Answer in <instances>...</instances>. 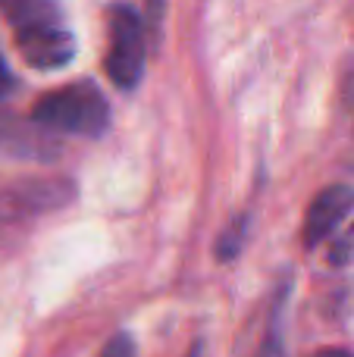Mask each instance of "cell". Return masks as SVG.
Returning a JSON list of instances; mask_svg holds the SVG:
<instances>
[{
    "mask_svg": "<svg viewBox=\"0 0 354 357\" xmlns=\"http://www.w3.org/2000/svg\"><path fill=\"white\" fill-rule=\"evenodd\" d=\"M16 47L35 69H60L75 56V38L56 0H0Z\"/></svg>",
    "mask_w": 354,
    "mask_h": 357,
    "instance_id": "obj_1",
    "label": "cell"
},
{
    "mask_svg": "<svg viewBox=\"0 0 354 357\" xmlns=\"http://www.w3.org/2000/svg\"><path fill=\"white\" fill-rule=\"evenodd\" d=\"M107 116L110 107L104 94L88 82L50 91L31 107V119L41 129L63 132V135H100L107 129Z\"/></svg>",
    "mask_w": 354,
    "mask_h": 357,
    "instance_id": "obj_2",
    "label": "cell"
},
{
    "mask_svg": "<svg viewBox=\"0 0 354 357\" xmlns=\"http://www.w3.org/2000/svg\"><path fill=\"white\" fill-rule=\"evenodd\" d=\"M148 38L135 10L113 6L110 10V50H107V75L116 88H135L144 73Z\"/></svg>",
    "mask_w": 354,
    "mask_h": 357,
    "instance_id": "obj_3",
    "label": "cell"
},
{
    "mask_svg": "<svg viewBox=\"0 0 354 357\" xmlns=\"http://www.w3.org/2000/svg\"><path fill=\"white\" fill-rule=\"evenodd\" d=\"M354 210V188L351 185H330L323 188L314 204L307 207L305 220V245L317 248L342 226V220Z\"/></svg>",
    "mask_w": 354,
    "mask_h": 357,
    "instance_id": "obj_4",
    "label": "cell"
},
{
    "mask_svg": "<svg viewBox=\"0 0 354 357\" xmlns=\"http://www.w3.org/2000/svg\"><path fill=\"white\" fill-rule=\"evenodd\" d=\"M330 264L332 266H351L354 264V222L330 245Z\"/></svg>",
    "mask_w": 354,
    "mask_h": 357,
    "instance_id": "obj_5",
    "label": "cell"
},
{
    "mask_svg": "<svg viewBox=\"0 0 354 357\" xmlns=\"http://www.w3.org/2000/svg\"><path fill=\"white\" fill-rule=\"evenodd\" d=\"M98 357H135V342H132L129 333H119L107 342L104 351H100Z\"/></svg>",
    "mask_w": 354,
    "mask_h": 357,
    "instance_id": "obj_6",
    "label": "cell"
},
{
    "mask_svg": "<svg viewBox=\"0 0 354 357\" xmlns=\"http://www.w3.org/2000/svg\"><path fill=\"white\" fill-rule=\"evenodd\" d=\"M10 88H13V75H10V69H6L3 56H0V98H3Z\"/></svg>",
    "mask_w": 354,
    "mask_h": 357,
    "instance_id": "obj_7",
    "label": "cell"
},
{
    "mask_svg": "<svg viewBox=\"0 0 354 357\" xmlns=\"http://www.w3.org/2000/svg\"><path fill=\"white\" fill-rule=\"evenodd\" d=\"M314 357H354V354L345 351V348H326V351H317Z\"/></svg>",
    "mask_w": 354,
    "mask_h": 357,
    "instance_id": "obj_8",
    "label": "cell"
},
{
    "mask_svg": "<svg viewBox=\"0 0 354 357\" xmlns=\"http://www.w3.org/2000/svg\"><path fill=\"white\" fill-rule=\"evenodd\" d=\"M154 3H157V0H151V10H154Z\"/></svg>",
    "mask_w": 354,
    "mask_h": 357,
    "instance_id": "obj_9",
    "label": "cell"
},
{
    "mask_svg": "<svg viewBox=\"0 0 354 357\" xmlns=\"http://www.w3.org/2000/svg\"><path fill=\"white\" fill-rule=\"evenodd\" d=\"M192 357H198V354H192Z\"/></svg>",
    "mask_w": 354,
    "mask_h": 357,
    "instance_id": "obj_10",
    "label": "cell"
}]
</instances>
